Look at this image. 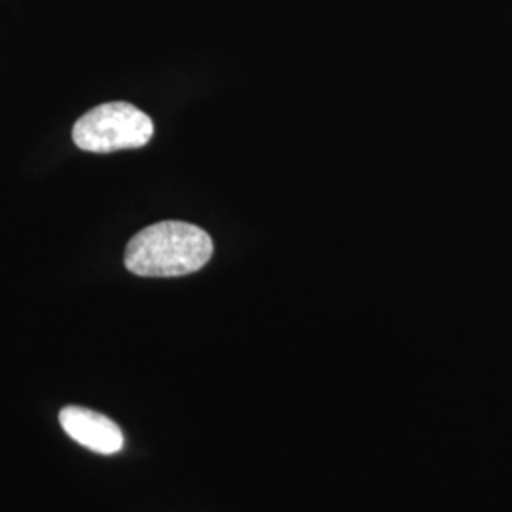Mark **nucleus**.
Returning a JSON list of instances; mask_svg holds the SVG:
<instances>
[{
  "label": "nucleus",
  "mask_w": 512,
  "mask_h": 512,
  "mask_svg": "<svg viewBox=\"0 0 512 512\" xmlns=\"http://www.w3.org/2000/svg\"><path fill=\"white\" fill-rule=\"evenodd\" d=\"M213 256V239L200 226L164 220L129 239L124 264L141 277H181L202 270Z\"/></svg>",
  "instance_id": "nucleus-1"
},
{
  "label": "nucleus",
  "mask_w": 512,
  "mask_h": 512,
  "mask_svg": "<svg viewBox=\"0 0 512 512\" xmlns=\"http://www.w3.org/2000/svg\"><path fill=\"white\" fill-rule=\"evenodd\" d=\"M154 137V124L143 110L114 101L88 110L74 124L73 141L86 152L109 154L143 148Z\"/></svg>",
  "instance_id": "nucleus-2"
},
{
  "label": "nucleus",
  "mask_w": 512,
  "mask_h": 512,
  "mask_svg": "<svg viewBox=\"0 0 512 512\" xmlns=\"http://www.w3.org/2000/svg\"><path fill=\"white\" fill-rule=\"evenodd\" d=\"M59 423L74 442L95 454L112 456L124 448L122 429L107 416L90 408L65 406L59 412Z\"/></svg>",
  "instance_id": "nucleus-3"
}]
</instances>
